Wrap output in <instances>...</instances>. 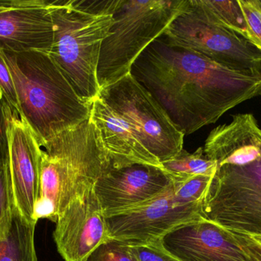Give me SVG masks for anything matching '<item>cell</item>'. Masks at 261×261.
Masks as SVG:
<instances>
[{
	"label": "cell",
	"instance_id": "1",
	"mask_svg": "<svg viewBox=\"0 0 261 261\" xmlns=\"http://www.w3.org/2000/svg\"><path fill=\"white\" fill-rule=\"evenodd\" d=\"M130 75L185 136L215 124L228 110L261 95V74L219 65L160 37L135 61Z\"/></svg>",
	"mask_w": 261,
	"mask_h": 261
},
{
	"label": "cell",
	"instance_id": "2",
	"mask_svg": "<svg viewBox=\"0 0 261 261\" xmlns=\"http://www.w3.org/2000/svg\"><path fill=\"white\" fill-rule=\"evenodd\" d=\"M13 78L18 116L41 147L90 118L84 101L48 53L2 52Z\"/></svg>",
	"mask_w": 261,
	"mask_h": 261
},
{
	"label": "cell",
	"instance_id": "3",
	"mask_svg": "<svg viewBox=\"0 0 261 261\" xmlns=\"http://www.w3.org/2000/svg\"><path fill=\"white\" fill-rule=\"evenodd\" d=\"M121 0H49L54 40L49 55L77 94L88 103L99 96L101 47L110 35Z\"/></svg>",
	"mask_w": 261,
	"mask_h": 261
},
{
	"label": "cell",
	"instance_id": "4",
	"mask_svg": "<svg viewBox=\"0 0 261 261\" xmlns=\"http://www.w3.org/2000/svg\"><path fill=\"white\" fill-rule=\"evenodd\" d=\"M187 0H121L110 35L102 42L97 68L101 89L130 74L132 65L164 35Z\"/></svg>",
	"mask_w": 261,
	"mask_h": 261
},
{
	"label": "cell",
	"instance_id": "5",
	"mask_svg": "<svg viewBox=\"0 0 261 261\" xmlns=\"http://www.w3.org/2000/svg\"><path fill=\"white\" fill-rule=\"evenodd\" d=\"M202 217L233 232L261 237V156L245 165L218 167Z\"/></svg>",
	"mask_w": 261,
	"mask_h": 261
},
{
	"label": "cell",
	"instance_id": "6",
	"mask_svg": "<svg viewBox=\"0 0 261 261\" xmlns=\"http://www.w3.org/2000/svg\"><path fill=\"white\" fill-rule=\"evenodd\" d=\"M99 97L132 126L144 147L161 163L184 149L185 135L130 74L101 89Z\"/></svg>",
	"mask_w": 261,
	"mask_h": 261
},
{
	"label": "cell",
	"instance_id": "7",
	"mask_svg": "<svg viewBox=\"0 0 261 261\" xmlns=\"http://www.w3.org/2000/svg\"><path fill=\"white\" fill-rule=\"evenodd\" d=\"M163 36L168 44L199 54L219 65L261 74V51L240 35L205 20L190 0Z\"/></svg>",
	"mask_w": 261,
	"mask_h": 261
},
{
	"label": "cell",
	"instance_id": "8",
	"mask_svg": "<svg viewBox=\"0 0 261 261\" xmlns=\"http://www.w3.org/2000/svg\"><path fill=\"white\" fill-rule=\"evenodd\" d=\"M202 205L186 198L174 181L147 203L106 217L110 239L128 245L162 239L177 227L202 219Z\"/></svg>",
	"mask_w": 261,
	"mask_h": 261
},
{
	"label": "cell",
	"instance_id": "9",
	"mask_svg": "<svg viewBox=\"0 0 261 261\" xmlns=\"http://www.w3.org/2000/svg\"><path fill=\"white\" fill-rule=\"evenodd\" d=\"M54 240L65 261H86L110 239L107 219L94 185L74 196L56 222Z\"/></svg>",
	"mask_w": 261,
	"mask_h": 261
},
{
	"label": "cell",
	"instance_id": "10",
	"mask_svg": "<svg viewBox=\"0 0 261 261\" xmlns=\"http://www.w3.org/2000/svg\"><path fill=\"white\" fill-rule=\"evenodd\" d=\"M174 180L161 167L134 164L111 165L94 184V192L106 217L136 208L164 193Z\"/></svg>",
	"mask_w": 261,
	"mask_h": 261
},
{
	"label": "cell",
	"instance_id": "11",
	"mask_svg": "<svg viewBox=\"0 0 261 261\" xmlns=\"http://www.w3.org/2000/svg\"><path fill=\"white\" fill-rule=\"evenodd\" d=\"M53 40L49 0H0V52L49 54Z\"/></svg>",
	"mask_w": 261,
	"mask_h": 261
},
{
	"label": "cell",
	"instance_id": "12",
	"mask_svg": "<svg viewBox=\"0 0 261 261\" xmlns=\"http://www.w3.org/2000/svg\"><path fill=\"white\" fill-rule=\"evenodd\" d=\"M162 242L180 261H256L232 231L204 219L177 227Z\"/></svg>",
	"mask_w": 261,
	"mask_h": 261
},
{
	"label": "cell",
	"instance_id": "13",
	"mask_svg": "<svg viewBox=\"0 0 261 261\" xmlns=\"http://www.w3.org/2000/svg\"><path fill=\"white\" fill-rule=\"evenodd\" d=\"M41 149L27 124L14 113L9 133V170L15 208L29 223L34 221L41 173Z\"/></svg>",
	"mask_w": 261,
	"mask_h": 261
},
{
	"label": "cell",
	"instance_id": "14",
	"mask_svg": "<svg viewBox=\"0 0 261 261\" xmlns=\"http://www.w3.org/2000/svg\"><path fill=\"white\" fill-rule=\"evenodd\" d=\"M90 120L113 168L134 164L161 167V162L144 147L132 126L99 96L92 101Z\"/></svg>",
	"mask_w": 261,
	"mask_h": 261
},
{
	"label": "cell",
	"instance_id": "15",
	"mask_svg": "<svg viewBox=\"0 0 261 261\" xmlns=\"http://www.w3.org/2000/svg\"><path fill=\"white\" fill-rule=\"evenodd\" d=\"M204 153L223 165H242L261 156V129L252 113L233 115L232 121L213 129L205 140Z\"/></svg>",
	"mask_w": 261,
	"mask_h": 261
},
{
	"label": "cell",
	"instance_id": "16",
	"mask_svg": "<svg viewBox=\"0 0 261 261\" xmlns=\"http://www.w3.org/2000/svg\"><path fill=\"white\" fill-rule=\"evenodd\" d=\"M36 224L29 223L14 208L12 225L0 240V261H38L35 247Z\"/></svg>",
	"mask_w": 261,
	"mask_h": 261
},
{
	"label": "cell",
	"instance_id": "17",
	"mask_svg": "<svg viewBox=\"0 0 261 261\" xmlns=\"http://www.w3.org/2000/svg\"><path fill=\"white\" fill-rule=\"evenodd\" d=\"M192 6L212 24L240 35L248 41L246 20L239 0H190Z\"/></svg>",
	"mask_w": 261,
	"mask_h": 261
},
{
	"label": "cell",
	"instance_id": "18",
	"mask_svg": "<svg viewBox=\"0 0 261 261\" xmlns=\"http://www.w3.org/2000/svg\"><path fill=\"white\" fill-rule=\"evenodd\" d=\"M163 170L174 181L185 180L198 176H214L217 162L208 159L203 147L190 153L182 149L174 157L161 163Z\"/></svg>",
	"mask_w": 261,
	"mask_h": 261
},
{
	"label": "cell",
	"instance_id": "19",
	"mask_svg": "<svg viewBox=\"0 0 261 261\" xmlns=\"http://www.w3.org/2000/svg\"><path fill=\"white\" fill-rule=\"evenodd\" d=\"M15 208L9 161H0V240L10 229Z\"/></svg>",
	"mask_w": 261,
	"mask_h": 261
},
{
	"label": "cell",
	"instance_id": "20",
	"mask_svg": "<svg viewBox=\"0 0 261 261\" xmlns=\"http://www.w3.org/2000/svg\"><path fill=\"white\" fill-rule=\"evenodd\" d=\"M128 247L130 254L136 261H180L166 249L162 239L128 245Z\"/></svg>",
	"mask_w": 261,
	"mask_h": 261
},
{
	"label": "cell",
	"instance_id": "21",
	"mask_svg": "<svg viewBox=\"0 0 261 261\" xmlns=\"http://www.w3.org/2000/svg\"><path fill=\"white\" fill-rule=\"evenodd\" d=\"M86 261H136L129 251L128 244L109 239L98 247Z\"/></svg>",
	"mask_w": 261,
	"mask_h": 261
},
{
	"label": "cell",
	"instance_id": "22",
	"mask_svg": "<svg viewBox=\"0 0 261 261\" xmlns=\"http://www.w3.org/2000/svg\"><path fill=\"white\" fill-rule=\"evenodd\" d=\"M246 20L248 41L261 51V0H239Z\"/></svg>",
	"mask_w": 261,
	"mask_h": 261
},
{
	"label": "cell",
	"instance_id": "23",
	"mask_svg": "<svg viewBox=\"0 0 261 261\" xmlns=\"http://www.w3.org/2000/svg\"><path fill=\"white\" fill-rule=\"evenodd\" d=\"M15 113L0 92V161H9V133Z\"/></svg>",
	"mask_w": 261,
	"mask_h": 261
},
{
	"label": "cell",
	"instance_id": "24",
	"mask_svg": "<svg viewBox=\"0 0 261 261\" xmlns=\"http://www.w3.org/2000/svg\"><path fill=\"white\" fill-rule=\"evenodd\" d=\"M0 92L12 110L18 113V99L13 78L2 52H0Z\"/></svg>",
	"mask_w": 261,
	"mask_h": 261
},
{
	"label": "cell",
	"instance_id": "25",
	"mask_svg": "<svg viewBox=\"0 0 261 261\" xmlns=\"http://www.w3.org/2000/svg\"><path fill=\"white\" fill-rule=\"evenodd\" d=\"M233 233L244 250L256 261H261V245L255 242L251 236Z\"/></svg>",
	"mask_w": 261,
	"mask_h": 261
},
{
	"label": "cell",
	"instance_id": "26",
	"mask_svg": "<svg viewBox=\"0 0 261 261\" xmlns=\"http://www.w3.org/2000/svg\"><path fill=\"white\" fill-rule=\"evenodd\" d=\"M251 237L252 238L255 242H257L259 245H261V237H252V236H251Z\"/></svg>",
	"mask_w": 261,
	"mask_h": 261
},
{
	"label": "cell",
	"instance_id": "27",
	"mask_svg": "<svg viewBox=\"0 0 261 261\" xmlns=\"http://www.w3.org/2000/svg\"><path fill=\"white\" fill-rule=\"evenodd\" d=\"M253 259H254V258H253Z\"/></svg>",
	"mask_w": 261,
	"mask_h": 261
}]
</instances>
